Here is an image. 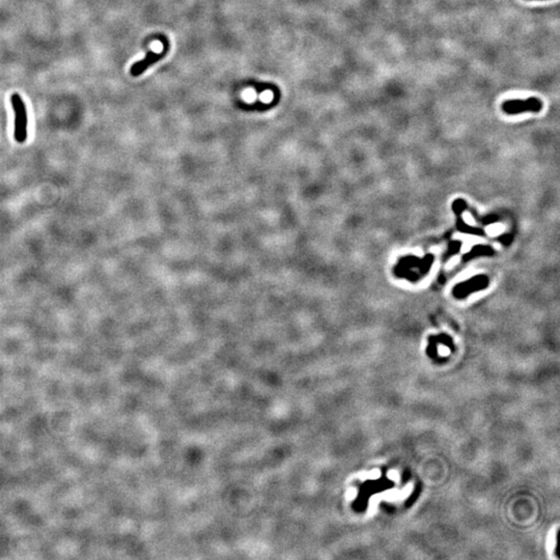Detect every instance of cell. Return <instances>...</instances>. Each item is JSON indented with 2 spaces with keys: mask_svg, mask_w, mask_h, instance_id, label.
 Instances as JSON below:
<instances>
[{
  "mask_svg": "<svg viewBox=\"0 0 560 560\" xmlns=\"http://www.w3.org/2000/svg\"><path fill=\"white\" fill-rule=\"evenodd\" d=\"M543 102L532 96L527 100H509L502 104V110L506 114H520L524 112H540L543 109Z\"/></svg>",
  "mask_w": 560,
  "mask_h": 560,
  "instance_id": "cell-2",
  "label": "cell"
},
{
  "mask_svg": "<svg viewBox=\"0 0 560 560\" xmlns=\"http://www.w3.org/2000/svg\"><path fill=\"white\" fill-rule=\"evenodd\" d=\"M10 103L15 112V139L22 143L27 138V112L22 98L18 93L10 95Z\"/></svg>",
  "mask_w": 560,
  "mask_h": 560,
  "instance_id": "cell-1",
  "label": "cell"
},
{
  "mask_svg": "<svg viewBox=\"0 0 560 560\" xmlns=\"http://www.w3.org/2000/svg\"><path fill=\"white\" fill-rule=\"evenodd\" d=\"M164 56V52H161V53H156L153 51H149L146 56L139 60L137 62H135L133 66L131 67V74L132 76H140V75L143 74L150 66H153L155 62H157L159 59H161Z\"/></svg>",
  "mask_w": 560,
  "mask_h": 560,
  "instance_id": "cell-3",
  "label": "cell"
},
{
  "mask_svg": "<svg viewBox=\"0 0 560 560\" xmlns=\"http://www.w3.org/2000/svg\"><path fill=\"white\" fill-rule=\"evenodd\" d=\"M530 1H531V0H530Z\"/></svg>",
  "mask_w": 560,
  "mask_h": 560,
  "instance_id": "cell-4",
  "label": "cell"
}]
</instances>
